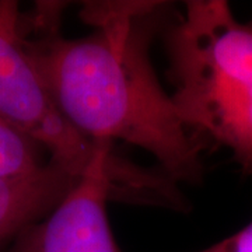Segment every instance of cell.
Masks as SVG:
<instances>
[{
  "mask_svg": "<svg viewBox=\"0 0 252 252\" xmlns=\"http://www.w3.org/2000/svg\"><path fill=\"white\" fill-rule=\"evenodd\" d=\"M56 6L21 26L20 41L42 84L70 125L93 142L119 139L153 154L171 181L199 182L203 146L189 130L149 58L157 3L87 7L97 30L84 38L58 31Z\"/></svg>",
  "mask_w": 252,
  "mask_h": 252,
  "instance_id": "obj_1",
  "label": "cell"
},
{
  "mask_svg": "<svg viewBox=\"0 0 252 252\" xmlns=\"http://www.w3.org/2000/svg\"><path fill=\"white\" fill-rule=\"evenodd\" d=\"M165 41L185 125L252 174V21L240 23L223 0H192Z\"/></svg>",
  "mask_w": 252,
  "mask_h": 252,
  "instance_id": "obj_2",
  "label": "cell"
},
{
  "mask_svg": "<svg viewBox=\"0 0 252 252\" xmlns=\"http://www.w3.org/2000/svg\"><path fill=\"white\" fill-rule=\"evenodd\" d=\"M170 181L121 161L111 142L98 140L87 171L46 216L14 238L9 252H121L107 216L108 199L117 189L144 199H174Z\"/></svg>",
  "mask_w": 252,
  "mask_h": 252,
  "instance_id": "obj_3",
  "label": "cell"
},
{
  "mask_svg": "<svg viewBox=\"0 0 252 252\" xmlns=\"http://www.w3.org/2000/svg\"><path fill=\"white\" fill-rule=\"evenodd\" d=\"M20 17L16 3L0 1V117L39 144L49 161L79 178L98 140L77 132L58 109L21 45Z\"/></svg>",
  "mask_w": 252,
  "mask_h": 252,
  "instance_id": "obj_4",
  "label": "cell"
},
{
  "mask_svg": "<svg viewBox=\"0 0 252 252\" xmlns=\"http://www.w3.org/2000/svg\"><path fill=\"white\" fill-rule=\"evenodd\" d=\"M77 180L52 161L30 175L0 178V245L46 216Z\"/></svg>",
  "mask_w": 252,
  "mask_h": 252,
  "instance_id": "obj_5",
  "label": "cell"
},
{
  "mask_svg": "<svg viewBox=\"0 0 252 252\" xmlns=\"http://www.w3.org/2000/svg\"><path fill=\"white\" fill-rule=\"evenodd\" d=\"M44 149L0 117V178L24 177L45 167Z\"/></svg>",
  "mask_w": 252,
  "mask_h": 252,
  "instance_id": "obj_6",
  "label": "cell"
},
{
  "mask_svg": "<svg viewBox=\"0 0 252 252\" xmlns=\"http://www.w3.org/2000/svg\"><path fill=\"white\" fill-rule=\"evenodd\" d=\"M198 252H252V221L228 238Z\"/></svg>",
  "mask_w": 252,
  "mask_h": 252,
  "instance_id": "obj_7",
  "label": "cell"
}]
</instances>
